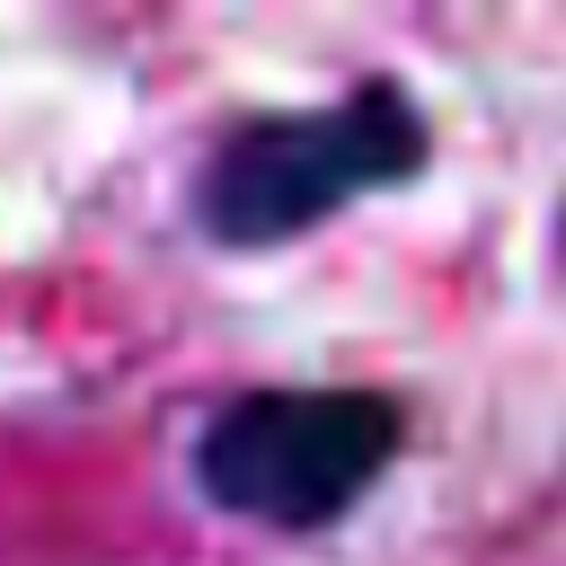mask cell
Here are the masks:
<instances>
[{"label":"cell","instance_id":"cell-2","mask_svg":"<svg viewBox=\"0 0 566 566\" xmlns=\"http://www.w3.org/2000/svg\"><path fill=\"white\" fill-rule=\"evenodd\" d=\"M407 451L389 389H239L195 433V486L256 531H336Z\"/></svg>","mask_w":566,"mask_h":566},{"label":"cell","instance_id":"cell-1","mask_svg":"<svg viewBox=\"0 0 566 566\" xmlns=\"http://www.w3.org/2000/svg\"><path fill=\"white\" fill-rule=\"evenodd\" d=\"M433 159V124L416 106L407 80H354L327 106H292V115H248L230 124L203 168H195V230L212 248H283L310 239L318 221H336L363 195H398L416 186Z\"/></svg>","mask_w":566,"mask_h":566},{"label":"cell","instance_id":"cell-3","mask_svg":"<svg viewBox=\"0 0 566 566\" xmlns=\"http://www.w3.org/2000/svg\"><path fill=\"white\" fill-rule=\"evenodd\" d=\"M557 230H566V221H557Z\"/></svg>","mask_w":566,"mask_h":566}]
</instances>
